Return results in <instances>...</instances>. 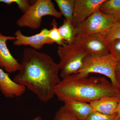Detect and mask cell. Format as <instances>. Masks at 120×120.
Here are the masks:
<instances>
[{
  "label": "cell",
  "mask_w": 120,
  "mask_h": 120,
  "mask_svg": "<svg viewBox=\"0 0 120 120\" xmlns=\"http://www.w3.org/2000/svg\"><path fill=\"white\" fill-rule=\"evenodd\" d=\"M57 53L60 59V76L62 79L77 73L88 54L75 42L58 46Z\"/></svg>",
  "instance_id": "4"
},
{
  "label": "cell",
  "mask_w": 120,
  "mask_h": 120,
  "mask_svg": "<svg viewBox=\"0 0 120 120\" xmlns=\"http://www.w3.org/2000/svg\"><path fill=\"white\" fill-rule=\"evenodd\" d=\"M54 120H79L64 106H61L56 112Z\"/></svg>",
  "instance_id": "18"
},
{
  "label": "cell",
  "mask_w": 120,
  "mask_h": 120,
  "mask_svg": "<svg viewBox=\"0 0 120 120\" xmlns=\"http://www.w3.org/2000/svg\"><path fill=\"white\" fill-rule=\"evenodd\" d=\"M120 120V118H119V119H118V120Z\"/></svg>",
  "instance_id": "26"
},
{
  "label": "cell",
  "mask_w": 120,
  "mask_h": 120,
  "mask_svg": "<svg viewBox=\"0 0 120 120\" xmlns=\"http://www.w3.org/2000/svg\"><path fill=\"white\" fill-rule=\"evenodd\" d=\"M87 53L101 55L110 53L109 46L105 33H99L86 37H76L75 42Z\"/></svg>",
  "instance_id": "7"
},
{
  "label": "cell",
  "mask_w": 120,
  "mask_h": 120,
  "mask_svg": "<svg viewBox=\"0 0 120 120\" xmlns=\"http://www.w3.org/2000/svg\"><path fill=\"white\" fill-rule=\"evenodd\" d=\"M49 30L44 28L38 34L30 36H26L18 30L15 33V40L13 44L16 46H30L32 49H41L45 45H52L54 43L48 37Z\"/></svg>",
  "instance_id": "9"
},
{
  "label": "cell",
  "mask_w": 120,
  "mask_h": 120,
  "mask_svg": "<svg viewBox=\"0 0 120 120\" xmlns=\"http://www.w3.org/2000/svg\"><path fill=\"white\" fill-rule=\"evenodd\" d=\"M32 120H42L41 118V117L37 116V117L33 119Z\"/></svg>",
  "instance_id": "25"
},
{
  "label": "cell",
  "mask_w": 120,
  "mask_h": 120,
  "mask_svg": "<svg viewBox=\"0 0 120 120\" xmlns=\"http://www.w3.org/2000/svg\"><path fill=\"white\" fill-rule=\"evenodd\" d=\"M118 62L110 53L101 55L88 53L82 68L77 73L83 76H89L92 73L103 75L108 77L112 84L118 88L115 71Z\"/></svg>",
  "instance_id": "3"
},
{
  "label": "cell",
  "mask_w": 120,
  "mask_h": 120,
  "mask_svg": "<svg viewBox=\"0 0 120 120\" xmlns=\"http://www.w3.org/2000/svg\"><path fill=\"white\" fill-rule=\"evenodd\" d=\"M120 96L104 97L90 102L94 111L108 115L116 114Z\"/></svg>",
  "instance_id": "12"
},
{
  "label": "cell",
  "mask_w": 120,
  "mask_h": 120,
  "mask_svg": "<svg viewBox=\"0 0 120 120\" xmlns=\"http://www.w3.org/2000/svg\"><path fill=\"white\" fill-rule=\"evenodd\" d=\"M116 114L108 115L94 111L90 113L86 120H116Z\"/></svg>",
  "instance_id": "22"
},
{
  "label": "cell",
  "mask_w": 120,
  "mask_h": 120,
  "mask_svg": "<svg viewBox=\"0 0 120 120\" xmlns=\"http://www.w3.org/2000/svg\"><path fill=\"white\" fill-rule=\"evenodd\" d=\"M52 28L49 30L48 37L53 43H56L59 46H61L67 42L63 40L60 34L58 28L57 27V23L55 19H54L51 24Z\"/></svg>",
  "instance_id": "17"
},
{
  "label": "cell",
  "mask_w": 120,
  "mask_h": 120,
  "mask_svg": "<svg viewBox=\"0 0 120 120\" xmlns=\"http://www.w3.org/2000/svg\"><path fill=\"white\" fill-rule=\"evenodd\" d=\"M55 95L60 101L71 100L90 102L104 97L120 96V91L104 77L74 74L61 80Z\"/></svg>",
  "instance_id": "2"
},
{
  "label": "cell",
  "mask_w": 120,
  "mask_h": 120,
  "mask_svg": "<svg viewBox=\"0 0 120 120\" xmlns=\"http://www.w3.org/2000/svg\"><path fill=\"white\" fill-rule=\"evenodd\" d=\"M115 76L117 87L120 91V61L118 62L115 71Z\"/></svg>",
  "instance_id": "23"
},
{
  "label": "cell",
  "mask_w": 120,
  "mask_h": 120,
  "mask_svg": "<svg viewBox=\"0 0 120 120\" xmlns=\"http://www.w3.org/2000/svg\"><path fill=\"white\" fill-rule=\"evenodd\" d=\"M58 30L63 40L67 43L71 44L75 42L76 33L75 28L72 23L65 19Z\"/></svg>",
  "instance_id": "16"
},
{
  "label": "cell",
  "mask_w": 120,
  "mask_h": 120,
  "mask_svg": "<svg viewBox=\"0 0 120 120\" xmlns=\"http://www.w3.org/2000/svg\"><path fill=\"white\" fill-rule=\"evenodd\" d=\"M105 36L109 44L115 40L120 39V22L114 24Z\"/></svg>",
  "instance_id": "19"
},
{
  "label": "cell",
  "mask_w": 120,
  "mask_h": 120,
  "mask_svg": "<svg viewBox=\"0 0 120 120\" xmlns=\"http://www.w3.org/2000/svg\"><path fill=\"white\" fill-rule=\"evenodd\" d=\"M14 36H6L0 32V68L8 73L19 71L21 64L11 54L7 47L8 41H15Z\"/></svg>",
  "instance_id": "10"
},
{
  "label": "cell",
  "mask_w": 120,
  "mask_h": 120,
  "mask_svg": "<svg viewBox=\"0 0 120 120\" xmlns=\"http://www.w3.org/2000/svg\"><path fill=\"white\" fill-rule=\"evenodd\" d=\"M116 114V120H117L120 118V98L117 107Z\"/></svg>",
  "instance_id": "24"
},
{
  "label": "cell",
  "mask_w": 120,
  "mask_h": 120,
  "mask_svg": "<svg viewBox=\"0 0 120 120\" xmlns=\"http://www.w3.org/2000/svg\"><path fill=\"white\" fill-rule=\"evenodd\" d=\"M116 22L113 16L97 11L75 27L76 37H86L99 33L105 34Z\"/></svg>",
  "instance_id": "6"
},
{
  "label": "cell",
  "mask_w": 120,
  "mask_h": 120,
  "mask_svg": "<svg viewBox=\"0 0 120 120\" xmlns=\"http://www.w3.org/2000/svg\"><path fill=\"white\" fill-rule=\"evenodd\" d=\"M48 15L57 19H60L62 16L56 10L52 1L38 0L18 19L16 24L19 27L36 30L41 26L42 18Z\"/></svg>",
  "instance_id": "5"
},
{
  "label": "cell",
  "mask_w": 120,
  "mask_h": 120,
  "mask_svg": "<svg viewBox=\"0 0 120 120\" xmlns=\"http://www.w3.org/2000/svg\"><path fill=\"white\" fill-rule=\"evenodd\" d=\"M26 88L15 82L9 77L8 73L0 68V90L7 98L21 97Z\"/></svg>",
  "instance_id": "11"
},
{
  "label": "cell",
  "mask_w": 120,
  "mask_h": 120,
  "mask_svg": "<svg viewBox=\"0 0 120 120\" xmlns=\"http://www.w3.org/2000/svg\"><path fill=\"white\" fill-rule=\"evenodd\" d=\"M0 3L8 5L16 4L19 8L23 13L27 11L31 5L30 2L27 0H0Z\"/></svg>",
  "instance_id": "20"
},
{
  "label": "cell",
  "mask_w": 120,
  "mask_h": 120,
  "mask_svg": "<svg viewBox=\"0 0 120 120\" xmlns=\"http://www.w3.org/2000/svg\"><path fill=\"white\" fill-rule=\"evenodd\" d=\"M64 106L79 120H86L94 110L90 103L76 100L65 102Z\"/></svg>",
  "instance_id": "13"
},
{
  "label": "cell",
  "mask_w": 120,
  "mask_h": 120,
  "mask_svg": "<svg viewBox=\"0 0 120 120\" xmlns=\"http://www.w3.org/2000/svg\"><path fill=\"white\" fill-rule=\"evenodd\" d=\"M110 54L118 62L120 61V39L109 43Z\"/></svg>",
  "instance_id": "21"
},
{
  "label": "cell",
  "mask_w": 120,
  "mask_h": 120,
  "mask_svg": "<svg viewBox=\"0 0 120 120\" xmlns=\"http://www.w3.org/2000/svg\"><path fill=\"white\" fill-rule=\"evenodd\" d=\"M105 0H75L73 25L75 27L84 22L97 11Z\"/></svg>",
  "instance_id": "8"
},
{
  "label": "cell",
  "mask_w": 120,
  "mask_h": 120,
  "mask_svg": "<svg viewBox=\"0 0 120 120\" xmlns=\"http://www.w3.org/2000/svg\"><path fill=\"white\" fill-rule=\"evenodd\" d=\"M62 15L67 21L73 23V14L75 0H55Z\"/></svg>",
  "instance_id": "15"
},
{
  "label": "cell",
  "mask_w": 120,
  "mask_h": 120,
  "mask_svg": "<svg viewBox=\"0 0 120 120\" xmlns=\"http://www.w3.org/2000/svg\"><path fill=\"white\" fill-rule=\"evenodd\" d=\"M99 11L113 16L116 22H120V0H105Z\"/></svg>",
  "instance_id": "14"
},
{
  "label": "cell",
  "mask_w": 120,
  "mask_h": 120,
  "mask_svg": "<svg viewBox=\"0 0 120 120\" xmlns=\"http://www.w3.org/2000/svg\"><path fill=\"white\" fill-rule=\"evenodd\" d=\"M20 64L13 81L34 93L43 102L52 98L61 80L58 64L49 54L29 48L24 49Z\"/></svg>",
  "instance_id": "1"
}]
</instances>
